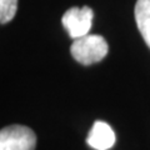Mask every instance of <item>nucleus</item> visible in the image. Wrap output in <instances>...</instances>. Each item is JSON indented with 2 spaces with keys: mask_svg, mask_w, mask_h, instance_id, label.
Returning <instances> with one entry per match:
<instances>
[{
  "mask_svg": "<svg viewBox=\"0 0 150 150\" xmlns=\"http://www.w3.org/2000/svg\"><path fill=\"white\" fill-rule=\"evenodd\" d=\"M36 137L30 128L11 125L0 131V150H35Z\"/></svg>",
  "mask_w": 150,
  "mask_h": 150,
  "instance_id": "f03ea898",
  "label": "nucleus"
},
{
  "mask_svg": "<svg viewBox=\"0 0 150 150\" xmlns=\"http://www.w3.org/2000/svg\"><path fill=\"white\" fill-rule=\"evenodd\" d=\"M134 15L140 34L150 48V0H138L135 4Z\"/></svg>",
  "mask_w": 150,
  "mask_h": 150,
  "instance_id": "39448f33",
  "label": "nucleus"
},
{
  "mask_svg": "<svg viewBox=\"0 0 150 150\" xmlns=\"http://www.w3.org/2000/svg\"><path fill=\"white\" fill-rule=\"evenodd\" d=\"M18 0H0V21L1 24L9 23L15 16Z\"/></svg>",
  "mask_w": 150,
  "mask_h": 150,
  "instance_id": "423d86ee",
  "label": "nucleus"
},
{
  "mask_svg": "<svg viewBox=\"0 0 150 150\" xmlns=\"http://www.w3.org/2000/svg\"><path fill=\"white\" fill-rule=\"evenodd\" d=\"M94 11L91 8H70L68 11H65L63 15L62 23L64 28L67 29L68 34L73 39H79L81 36L89 34V30L93 24Z\"/></svg>",
  "mask_w": 150,
  "mask_h": 150,
  "instance_id": "7ed1b4c3",
  "label": "nucleus"
},
{
  "mask_svg": "<svg viewBox=\"0 0 150 150\" xmlns=\"http://www.w3.org/2000/svg\"><path fill=\"white\" fill-rule=\"evenodd\" d=\"M108 50L109 46L104 38L101 35L90 34L75 39L70 48L73 58L83 65H91L101 62L106 56Z\"/></svg>",
  "mask_w": 150,
  "mask_h": 150,
  "instance_id": "f257e3e1",
  "label": "nucleus"
},
{
  "mask_svg": "<svg viewBox=\"0 0 150 150\" xmlns=\"http://www.w3.org/2000/svg\"><path fill=\"white\" fill-rule=\"evenodd\" d=\"M86 143L96 150H108L115 144V134L105 121H95L88 134Z\"/></svg>",
  "mask_w": 150,
  "mask_h": 150,
  "instance_id": "20e7f679",
  "label": "nucleus"
}]
</instances>
